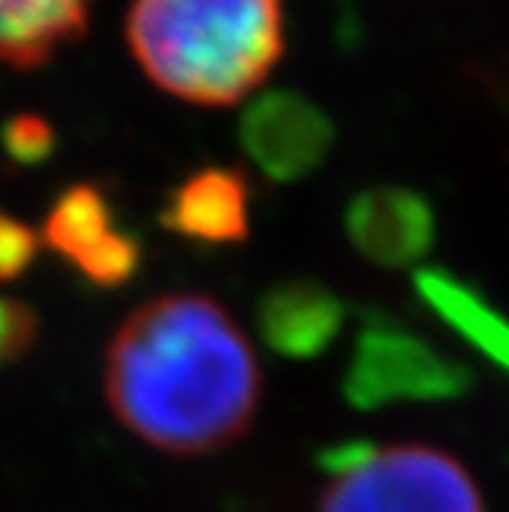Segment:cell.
Wrapping results in <instances>:
<instances>
[{"mask_svg": "<svg viewBox=\"0 0 509 512\" xmlns=\"http://www.w3.org/2000/svg\"><path fill=\"white\" fill-rule=\"evenodd\" d=\"M240 145L270 181H301L326 163L335 148V126L301 92L270 89L246 105Z\"/></svg>", "mask_w": 509, "mask_h": 512, "instance_id": "4", "label": "cell"}, {"mask_svg": "<svg viewBox=\"0 0 509 512\" xmlns=\"http://www.w3.org/2000/svg\"><path fill=\"white\" fill-rule=\"evenodd\" d=\"M105 396L117 421L169 454H209L255 421L261 368L230 313L206 295L138 307L111 341Z\"/></svg>", "mask_w": 509, "mask_h": 512, "instance_id": "1", "label": "cell"}, {"mask_svg": "<svg viewBox=\"0 0 509 512\" xmlns=\"http://www.w3.org/2000/svg\"><path fill=\"white\" fill-rule=\"evenodd\" d=\"M163 224L194 243H237L249 234V188L240 172L203 169L169 194Z\"/></svg>", "mask_w": 509, "mask_h": 512, "instance_id": "8", "label": "cell"}, {"mask_svg": "<svg viewBox=\"0 0 509 512\" xmlns=\"http://www.w3.org/2000/svg\"><path fill=\"white\" fill-rule=\"evenodd\" d=\"M344 227L353 249L378 267L421 261L436 240L433 206L418 191L393 184L359 191L344 212Z\"/></svg>", "mask_w": 509, "mask_h": 512, "instance_id": "6", "label": "cell"}, {"mask_svg": "<svg viewBox=\"0 0 509 512\" xmlns=\"http://www.w3.org/2000/svg\"><path fill=\"white\" fill-rule=\"evenodd\" d=\"M418 292L457 332H464L491 359L509 365V322L500 319L470 286L442 270H424L418 273Z\"/></svg>", "mask_w": 509, "mask_h": 512, "instance_id": "11", "label": "cell"}, {"mask_svg": "<svg viewBox=\"0 0 509 512\" xmlns=\"http://www.w3.org/2000/svg\"><path fill=\"white\" fill-rule=\"evenodd\" d=\"M126 40L138 68L169 96L234 105L283 56V0H132Z\"/></svg>", "mask_w": 509, "mask_h": 512, "instance_id": "2", "label": "cell"}, {"mask_svg": "<svg viewBox=\"0 0 509 512\" xmlns=\"http://www.w3.org/2000/svg\"><path fill=\"white\" fill-rule=\"evenodd\" d=\"M457 368L430 344L390 322L368 325L356 344L350 390L359 399H387L396 393H451Z\"/></svg>", "mask_w": 509, "mask_h": 512, "instance_id": "7", "label": "cell"}, {"mask_svg": "<svg viewBox=\"0 0 509 512\" xmlns=\"http://www.w3.org/2000/svg\"><path fill=\"white\" fill-rule=\"evenodd\" d=\"M37 246H40L37 234H31L22 221L0 212V279L19 276L37 255Z\"/></svg>", "mask_w": 509, "mask_h": 512, "instance_id": "12", "label": "cell"}, {"mask_svg": "<svg viewBox=\"0 0 509 512\" xmlns=\"http://www.w3.org/2000/svg\"><path fill=\"white\" fill-rule=\"evenodd\" d=\"M341 301L316 283L276 286L261 301V335L270 347L289 356H313L341 329Z\"/></svg>", "mask_w": 509, "mask_h": 512, "instance_id": "10", "label": "cell"}, {"mask_svg": "<svg viewBox=\"0 0 509 512\" xmlns=\"http://www.w3.org/2000/svg\"><path fill=\"white\" fill-rule=\"evenodd\" d=\"M43 240L96 286L126 283L142 261V246L120 224L111 200L86 184L53 203Z\"/></svg>", "mask_w": 509, "mask_h": 512, "instance_id": "5", "label": "cell"}, {"mask_svg": "<svg viewBox=\"0 0 509 512\" xmlns=\"http://www.w3.org/2000/svg\"><path fill=\"white\" fill-rule=\"evenodd\" d=\"M7 148L16 160H40L53 148V132L37 117H19L7 129Z\"/></svg>", "mask_w": 509, "mask_h": 512, "instance_id": "13", "label": "cell"}, {"mask_svg": "<svg viewBox=\"0 0 509 512\" xmlns=\"http://www.w3.org/2000/svg\"><path fill=\"white\" fill-rule=\"evenodd\" d=\"M316 512H485V503L457 457L411 442L344 457Z\"/></svg>", "mask_w": 509, "mask_h": 512, "instance_id": "3", "label": "cell"}, {"mask_svg": "<svg viewBox=\"0 0 509 512\" xmlns=\"http://www.w3.org/2000/svg\"><path fill=\"white\" fill-rule=\"evenodd\" d=\"M89 10L92 0H0V62L43 65L86 31Z\"/></svg>", "mask_w": 509, "mask_h": 512, "instance_id": "9", "label": "cell"}]
</instances>
